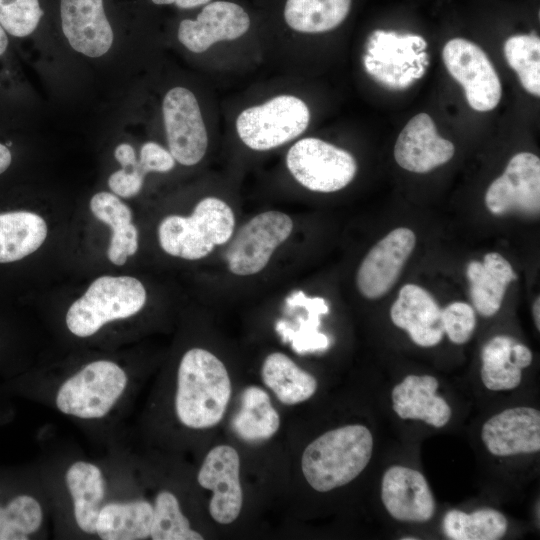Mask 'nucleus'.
Returning <instances> with one entry per match:
<instances>
[{
    "label": "nucleus",
    "instance_id": "nucleus-1",
    "mask_svg": "<svg viewBox=\"0 0 540 540\" xmlns=\"http://www.w3.org/2000/svg\"><path fill=\"white\" fill-rule=\"evenodd\" d=\"M108 459L57 456L43 463L46 490L56 535L71 539H96L102 507L129 483L131 455L115 447Z\"/></svg>",
    "mask_w": 540,
    "mask_h": 540
},
{
    "label": "nucleus",
    "instance_id": "nucleus-2",
    "mask_svg": "<svg viewBox=\"0 0 540 540\" xmlns=\"http://www.w3.org/2000/svg\"><path fill=\"white\" fill-rule=\"evenodd\" d=\"M233 393L229 371L210 350L192 347L180 357L170 382H162L152 405L147 407L144 427L161 426L177 435L212 430L225 417ZM170 432V434H172Z\"/></svg>",
    "mask_w": 540,
    "mask_h": 540
},
{
    "label": "nucleus",
    "instance_id": "nucleus-3",
    "mask_svg": "<svg viewBox=\"0 0 540 540\" xmlns=\"http://www.w3.org/2000/svg\"><path fill=\"white\" fill-rule=\"evenodd\" d=\"M43 404L87 428H106L124 416L141 382L116 360L98 358L39 382Z\"/></svg>",
    "mask_w": 540,
    "mask_h": 540
},
{
    "label": "nucleus",
    "instance_id": "nucleus-4",
    "mask_svg": "<svg viewBox=\"0 0 540 540\" xmlns=\"http://www.w3.org/2000/svg\"><path fill=\"white\" fill-rule=\"evenodd\" d=\"M373 446L372 433L364 425L330 429L305 446L300 458L303 478L320 493L345 486L367 467Z\"/></svg>",
    "mask_w": 540,
    "mask_h": 540
},
{
    "label": "nucleus",
    "instance_id": "nucleus-5",
    "mask_svg": "<svg viewBox=\"0 0 540 540\" xmlns=\"http://www.w3.org/2000/svg\"><path fill=\"white\" fill-rule=\"evenodd\" d=\"M234 231L232 208L217 197H205L196 204L190 216L165 217L158 227V239L167 254L199 260L216 246L228 243Z\"/></svg>",
    "mask_w": 540,
    "mask_h": 540
},
{
    "label": "nucleus",
    "instance_id": "nucleus-6",
    "mask_svg": "<svg viewBox=\"0 0 540 540\" xmlns=\"http://www.w3.org/2000/svg\"><path fill=\"white\" fill-rule=\"evenodd\" d=\"M146 300V289L135 277L101 276L70 305L65 325L73 336L90 338L108 324L139 313Z\"/></svg>",
    "mask_w": 540,
    "mask_h": 540
},
{
    "label": "nucleus",
    "instance_id": "nucleus-7",
    "mask_svg": "<svg viewBox=\"0 0 540 540\" xmlns=\"http://www.w3.org/2000/svg\"><path fill=\"white\" fill-rule=\"evenodd\" d=\"M426 47L420 35L375 30L363 57L365 70L387 89H406L425 73L429 64Z\"/></svg>",
    "mask_w": 540,
    "mask_h": 540
},
{
    "label": "nucleus",
    "instance_id": "nucleus-8",
    "mask_svg": "<svg viewBox=\"0 0 540 540\" xmlns=\"http://www.w3.org/2000/svg\"><path fill=\"white\" fill-rule=\"evenodd\" d=\"M309 121L310 111L302 99L278 95L243 110L236 119V130L247 147L267 151L301 135Z\"/></svg>",
    "mask_w": 540,
    "mask_h": 540
},
{
    "label": "nucleus",
    "instance_id": "nucleus-9",
    "mask_svg": "<svg viewBox=\"0 0 540 540\" xmlns=\"http://www.w3.org/2000/svg\"><path fill=\"white\" fill-rule=\"evenodd\" d=\"M196 482L208 492L207 510L214 523L229 526L239 519L245 495L241 457L233 445L220 443L211 447L197 469Z\"/></svg>",
    "mask_w": 540,
    "mask_h": 540
},
{
    "label": "nucleus",
    "instance_id": "nucleus-10",
    "mask_svg": "<svg viewBox=\"0 0 540 540\" xmlns=\"http://www.w3.org/2000/svg\"><path fill=\"white\" fill-rule=\"evenodd\" d=\"M286 164L299 184L320 193L345 188L357 172V163L352 154L314 137L294 143L287 152Z\"/></svg>",
    "mask_w": 540,
    "mask_h": 540
},
{
    "label": "nucleus",
    "instance_id": "nucleus-11",
    "mask_svg": "<svg viewBox=\"0 0 540 540\" xmlns=\"http://www.w3.org/2000/svg\"><path fill=\"white\" fill-rule=\"evenodd\" d=\"M292 218L281 211H265L233 234L225 252L227 269L236 276H252L269 263L276 249L293 231Z\"/></svg>",
    "mask_w": 540,
    "mask_h": 540
},
{
    "label": "nucleus",
    "instance_id": "nucleus-12",
    "mask_svg": "<svg viewBox=\"0 0 540 540\" xmlns=\"http://www.w3.org/2000/svg\"><path fill=\"white\" fill-rule=\"evenodd\" d=\"M442 57L447 71L464 88L472 109L487 112L496 108L502 96L501 82L490 59L477 44L453 38L445 44Z\"/></svg>",
    "mask_w": 540,
    "mask_h": 540
},
{
    "label": "nucleus",
    "instance_id": "nucleus-13",
    "mask_svg": "<svg viewBox=\"0 0 540 540\" xmlns=\"http://www.w3.org/2000/svg\"><path fill=\"white\" fill-rule=\"evenodd\" d=\"M162 113L169 151L175 161L193 166L204 157L208 136L195 95L174 87L164 96Z\"/></svg>",
    "mask_w": 540,
    "mask_h": 540
},
{
    "label": "nucleus",
    "instance_id": "nucleus-14",
    "mask_svg": "<svg viewBox=\"0 0 540 540\" xmlns=\"http://www.w3.org/2000/svg\"><path fill=\"white\" fill-rule=\"evenodd\" d=\"M485 204L495 215L509 212L538 215L540 210L539 157L529 152L514 155L503 174L488 187Z\"/></svg>",
    "mask_w": 540,
    "mask_h": 540
},
{
    "label": "nucleus",
    "instance_id": "nucleus-15",
    "mask_svg": "<svg viewBox=\"0 0 540 540\" xmlns=\"http://www.w3.org/2000/svg\"><path fill=\"white\" fill-rule=\"evenodd\" d=\"M416 243L405 227L390 231L366 254L356 273V285L367 299H378L394 286Z\"/></svg>",
    "mask_w": 540,
    "mask_h": 540
},
{
    "label": "nucleus",
    "instance_id": "nucleus-16",
    "mask_svg": "<svg viewBox=\"0 0 540 540\" xmlns=\"http://www.w3.org/2000/svg\"><path fill=\"white\" fill-rule=\"evenodd\" d=\"M153 521V505L139 473L100 510L96 539L148 540Z\"/></svg>",
    "mask_w": 540,
    "mask_h": 540
},
{
    "label": "nucleus",
    "instance_id": "nucleus-17",
    "mask_svg": "<svg viewBox=\"0 0 540 540\" xmlns=\"http://www.w3.org/2000/svg\"><path fill=\"white\" fill-rule=\"evenodd\" d=\"M62 33L76 52L90 58L105 55L114 42L106 0H59Z\"/></svg>",
    "mask_w": 540,
    "mask_h": 540
},
{
    "label": "nucleus",
    "instance_id": "nucleus-18",
    "mask_svg": "<svg viewBox=\"0 0 540 540\" xmlns=\"http://www.w3.org/2000/svg\"><path fill=\"white\" fill-rule=\"evenodd\" d=\"M250 27V17L240 5L214 1L204 5L195 19L179 23V42L194 53H202L220 41L235 40Z\"/></svg>",
    "mask_w": 540,
    "mask_h": 540
},
{
    "label": "nucleus",
    "instance_id": "nucleus-19",
    "mask_svg": "<svg viewBox=\"0 0 540 540\" xmlns=\"http://www.w3.org/2000/svg\"><path fill=\"white\" fill-rule=\"evenodd\" d=\"M481 439L494 456L539 452L540 412L526 406L505 409L483 424Z\"/></svg>",
    "mask_w": 540,
    "mask_h": 540
},
{
    "label": "nucleus",
    "instance_id": "nucleus-20",
    "mask_svg": "<svg viewBox=\"0 0 540 540\" xmlns=\"http://www.w3.org/2000/svg\"><path fill=\"white\" fill-rule=\"evenodd\" d=\"M381 499L391 517L402 522H427L435 501L425 477L417 470L394 465L381 482Z\"/></svg>",
    "mask_w": 540,
    "mask_h": 540
},
{
    "label": "nucleus",
    "instance_id": "nucleus-21",
    "mask_svg": "<svg viewBox=\"0 0 540 540\" xmlns=\"http://www.w3.org/2000/svg\"><path fill=\"white\" fill-rule=\"evenodd\" d=\"M454 153L453 143L437 133L426 113L415 115L405 125L394 147L397 164L415 173H426L447 163Z\"/></svg>",
    "mask_w": 540,
    "mask_h": 540
},
{
    "label": "nucleus",
    "instance_id": "nucleus-22",
    "mask_svg": "<svg viewBox=\"0 0 540 540\" xmlns=\"http://www.w3.org/2000/svg\"><path fill=\"white\" fill-rule=\"evenodd\" d=\"M439 305L422 287L404 285L390 309L395 326L404 329L412 341L421 347L437 345L444 330Z\"/></svg>",
    "mask_w": 540,
    "mask_h": 540
},
{
    "label": "nucleus",
    "instance_id": "nucleus-23",
    "mask_svg": "<svg viewBox=\"0 0 540 540\" xmlns=\"http://www.w3.org/2000/svg\"><path fill=\"white\" fill-rule=\"evenodd\" d=\"M439 383L430 375H408L392 392V408L401 419H417L436 428L445 426L451 418V408L436 395Z\"/></svg>",
    "mask_w": 540,
    "mask_h": 540
},
{
    "label": "nucleus",
    "instance_id": "nucleus-24",
    "mask_svg": "<svg viewBox=\"0 0 540 540\" xmlns=\"http://www.w3.org/2000/svg\"><path fill=\"white\" fill-rule=\"evenodd\" d=\"M280 426L281 417L268 390L258 385L246 386L230 420L233 434L247 444H260L272 439Z\"/></svg>",
    "mask_w": 540,
    "mask_h": 540
},
{
    "label": "nucleus",
    "instance_id": "nucleus-25",
    "mask_svg": "<svg viewBox=\"0 0 540 540\" xmlns=\"http://www.w3.org/2000/svg\"><path fill=\"white\" fill-rule=\"evenodd\" d=\"M481 380L492 391L512 390L522 380V369L532 362L528 347L515 339L499 335L490 339L481 352Z\"/></svg>",
    "mask_w": 540,
    "mask_h": 540
},
{
    "label": "nucleus",
    "instance_id": "nucleus-26",
    "mask_svg": "<svg viewBox=\"0 0 540 540\" xmlns=\"http://www.w3.org/2000/svg\"><path fill=\"white\" fill-rule=\"evenodd\" d=\"M466 275L472 303L485 317L498 312L508 285L517 280L511 264L497 252L487 253L482 262L471 261Z\"/></svg>",
    "mask_w": 540,
    "mask_h": 540
},
{
    "label": "nucleus",
    "instance_id": "nucleus-27",
    "mask_svg": "<svg viewBox=\"0 0 540 540\" xmlns=\"http://www.w3.org/2000/svg\"><path fill=\"white\" fill-rule=\"evenodd\" d=\"M260 377L264 387L285 406H296L309 400L318 388L317 379L310 372L280 351L271 352L264 358Z\"/></svg>",
    "mask_w": 540,
    "mask_h": 540
},
{
    "label": "nucleus",
    "instance_id": "nucleus-28",
    "mask_svg": "<svg viewBox=\"0 0 540 540\" xmlns=\"http://www.w3.org/2000/svg\"><path fill=\"white\" fill-rule=\"evenodd\" d=\"M50 518L46 490L41 495L18 494L0 504V540H28L40 534L45 537Z\"/></svg>",
    "mask_w": 540,
    "mask_h": 540
},
{
    "label": "nucleus",
    "instance_id": "nucleus-29",
    "mask_svg": "<svg viewBox=\"0 0 540 540\" xmlns=\"http://www.w3.org/2000/svg\"><path fill=\"white\" fill-rule=\"evenodd\" d=\"M47 225L36 213H0V263L20 260L35 252L45 241Z\"/></svg>",
    "mask_w": 540,
    "mask_h": 540
},
{
    "label": "nucleus",
    "instance_id": "nucleus-30",
    "mask_svg": "<svg viewBox=\"0 0 540 540\" xmlns=\"http://www.w3.org/2000/svg\"><path fill=\"white\" fill-rule=\"evenodd\" d=\"M153 505L150 540H202L188 516L179 493L170 486H159L149 494Z\"/></svg>",
    "mask_w": 540,
    "mask_h": 540
},
{
    "label": "nucleus",
    "instance_id": "nucleus-31",
    "mask_svg": "<svg viewBox=\"0 0 540 540\" xmlns=\"http://www.w3.org/2000/svg\"><path fill=\"white\" fill-rule=\"evenodd\" d=\"M351 0H287L284 18L301 33H323L338 27L347 17Z\"/></svg>",
    "mask_w": 540,
    "mask_h": 540
},
{
    "label": "nucleus",
    "instance_id": "nucleus-32",
    "mask_svg": "<svg viewBox=\"0 0 540 540\" xmlns=\"http://www.w3.org/2000/svg\"><path fill=\"white\" fill-rule=\"evenodd\" d=\"M507 525L505 516L492 508L470 514L452 509L443 518V531L452 540H498L505 535Z\"/></svg>",
    "mask_w": 540,
    "mask_h": 540
},
{
    "label": "nucleus",
    "instance_id": "nucleus-33",
    "mask_svg": "<svg viewBox=\"0 0 540 540\" xmlns=\"http://www.w3.org/2000/svg\"><path fill=\"white\" fill-rule=\"evenodd\" d=\"M509 66L515 70L524 89L540 96V39L538 36L515 35L504 44Z\"/></svg>",
    "mask_w": 540,
    "mask_h": 540
},
{
    "label": "nucleus",
    "instance_id": "nucleus-34",
    "mask_svg": "<svg viewBox=\"0 0 540 540\" xmlns=\"http://www.w3.org/2000/svg\"><path fill=\"white\" fill-rule=\"evenodd\" d=\"M44 14L40 0H0V25L15 37L34 33Z\"/></svg>",
    "mask_w": 540,
    "mask_h": 540
},
{
    "label": "nucleus",
    "instance_id": "nucleus-35",
    "mask_svg": "<svg viewBox=\"0 0 540 540\" xmlns=\"http://www.w3.org/2000/svg\"><path fill=\"white\" fill-rule=\"evenodd\" d=\"M90 209L93 215L107 224L112 234L119 233L132 223V211L115 194L99 192L92 196Z\"/></svg>",
    "mask_w": 540,
    "mask_h": 540
},
{
    "label": "nucleus",
    "instance_id": "nucleus-36",
    "mask_svg": "<svg viewBox=\"0 0 540 540\" xmlns=\"http://www.w3.org/2000/svg\"><path fill=\"white\" fill-rule=\"evenodd\" d=\"M444 333L454 344H464L472 337L476 325L474 309L464 302H453L441 312Z\"/></svg>",
    "mask_w": 540,
    "mask_h": 540
},
{
    "label": "nucleus",
    "instance_id": "nucleus-37",
    "mask_svg": "<svg viewBox=\"0 0 540 540\" xmlns=\"http://www.w3.org/2000/svg\"><path fill=\"white\" fill-rule=\"evenodd\" d=\"M145 175L138 161L134 169L122 168L112 173L108 178V186L115 195L130 198L141 191Z\"/></svg>",
    "mask_w": 540,
    "mask_h": 540
},
{
    "label": "nucleus",
    "instance_id": "nucleus-38",
    "mask_svg": "<svg viewBox=\"0 0 540 540\" xmlns=\"http://www.w3.org/2000/svg\"><path fill=\"white\" fill-rule=\"evenodd\" d=\"M138 249V230L131 223L126 229L112 234L107 255L109 260L118 266L123 265L129 256Z\"/></svg>",
    "mask_w": 540,
    "mask_h": 540
},
{
    "label": "nucleus",
    "instance_id": "nucleus-39",
    "mask_svg": "<svg viewBox=\"0 0 540 540\" xmlns=\"http://www.w3.org/2000/svg\"><path fill=\"white\" fill-rule=\"evenodd\" d=\"M139 165L147 174L148 172L165 173L175 166V159L169 150H166L156 142H146L140 150Z\"/></svg>",
    "mask_w": 540,
    "mask_h": 540
},
{
    "label": "nucleus",
    "instance_id": "nucleus-40",
    "mask_svg": "<svg viewBox=\"0 0 540 540\" xmlns=\"http://www.w3.org/2000/svg\"><path fill=\"white\" fill-rule=\"evenodd\" d=\"M115 159L122 168L134 169L138 166V159L134 148L128 143L119 144L114 151Z\"/></svg>",
    "mask_w": 540,
    "mask_h": 540
},
{
    "label": "nucleus",
    "instance_id": "nucleus-41",
    "mask_svg": "<svg viewBox=\"0 0 540 540\" xmlns=\"http://www.w3.org/2000/svg\"><path fill=\"white\" fill-rule=\"evenodd\" d=\"M12 156L9 149L0 143V174H2L11 164Z\"/></svg>",
    "mask_w": 540,
    "mask_h": 540
},
{
    "label": "nucleus",
    "instance_id": "nucleus-42",
    "mask_svg": "<svg viewBox=\"0 0 540 540\" xmlns=\"http://www.w3.org/2000/svg\"><path fill=\"white\" fill-rule=\"evenodd\" d=\"M533 318L536 325L537 330H540V299L537 297V299L533 303Z\"/></svg>",
    "mask_w": 540,
    "mask_h": 540
},
{
    "label": "nucleus",
    "instance_id": "nucleus-43",
    "mask_svg": "<svg viewBox=\"0 0 540 540\" xmlns=\"http://www.w3.org/2000/svg\"><path fill=\"white\" fill-rule=\"evenodd\" d=\"M8 47V37L4 28L0 25V55H2Z\"/></svg>",
    "mask_w": 540,
    "mask_h": 540
}]
</instances>
